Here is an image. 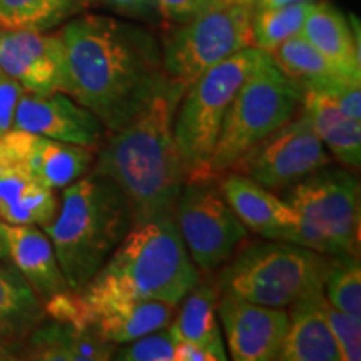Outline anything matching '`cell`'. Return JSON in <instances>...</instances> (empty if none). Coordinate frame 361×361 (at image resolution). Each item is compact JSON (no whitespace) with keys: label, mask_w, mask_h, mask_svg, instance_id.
Instances as JSON below:
<instances>
[{"label":"cell","mask_w":361,"mask_h":361,"mask_svg":"<svg viewBox=\"0 0 361 361\" xmlns=\"http://www.w3.org/2000/svg\"><path fill=\"white\" fill-rule=\"evenodd\" d=\"M62 92L94 112L107 130L128 124L164 80L159 39L147 27L78 13L61 29Z\"/></svg>","instance_id":"6da1fadb"},{"label":"cell","mask_w":361,"mask_h":361,"mask_svg":"<svg viewBox=\"0 0 361 361\" xmlns=\"http://www.w3.org/2000/svg\"><path fill=\"white\" fill-rule=\"evenodd\" d=\"M184 89L164 78L128 124L107 130L96 151L94 173L107 176L130 202L134 223L174 216L186 171L174 141V117Z\"/></svg>","instance_id":"7a4b0ae2"},{"label":"cell","mask_w":361,"mask_h":361,"mask_svg":"<svg viewBox=\"0 0 361 361\" xmlns=\"http://www.w3.org/2000/svg\"><path fill=\"white\" fill-rule=\"evenodd\" d=\"M200 279L174 216H157L134 223L109 259L78 293L85 300L179 305Z\"/></svg>","instance_id":"3957f363"},{"label":"cell","mask_w":361,"mask_h":361,"mask_svg":"<svg viewBox=\"0 0 361 361\" xmlns=\"http://www.w3.org/2000/svg\"><path fill=\"white\" fill-rule=\"evenodd\" d=\"M134 224L130 202L107 176L89 171L62 189L51 223L42 226L72 291H80Z\"/></svg>","instance_id":"277c9868"},{"label":"cell","mask_w":361,"mask_h":361,"mask_svg":"<svg viewBox=\"0 0 361 361\" xmlns=\"http://www.w3.org/2000/svg\"><path fill=\"white\" fill-rule=\"evenodd\" d=\"M329 258L288 241H258L236 250L214 279L221 295L250 303L288 308L322 290Z\"/></svg>","instance_id":"5b68a950"},{"label":"cell","mask_w":361,"mask_h":361,"mask_svg":"<svg viewBox=\"0 0 361 361\" xmlns=\"http://www.w3.org/2000/svg\"><path fill=\"white\" fill-rule=\"evenodd\" d=\"M268 57L250 45L207 69L184 90L174 117V141L186 180L211 176L209 162L226 112L239 87Z\"/></svg>","instance_id":"8992f818"},{"label":"cell","mask_w":361,"mask_h":361,"mask_svg":"<svg viewBox=\"0 0 361 361\" xmlns=\"http://www.w3.org/2000/svg\"><path fill=\"white\" fill-rule=\"evenodd\" d=\"M296 216L288 243L326 256H358L360 180L343 168H324L284 191Z\"/></svg>","instance_id":"52a82bcc"},{"label":"cell","mask_w":361,"mask_h":361,"mask_svg":"<svg viewBox=\"0 0 361 361\" xmlns=\"http://www.w3.org/2000/svg\"><path fill=\"white\" fill-rule=\"evenodd\" d=\"M303 89L284 75L271 56L239 87L226 112L209 162V174L221 176L247 149L281 128L301 111Z\"/></svg>","instance_id":"ba28073f"},{"label":"cell","mask_w":361,"mask_h":361,"mask_svg":"<svg viewBox=\"0 0 361 361\" xmlns=\"http://www.w3.org/2000/svg\"><path fill=\"white\" fill-rule=\"evenodd\" d=\"M252 11L224 0L192 20L166 27L159 39L166 78L186 90L207 69L250 47Z\"/></svg>","instance_id":"9c48e42d"},{"label":"cell","mask_w":361,"mask_h":361,"mask_svg":"<svg viewBox=\"0 0 361 361\" xmlns=\"http://www.w3.org/2000/svg\"><path fill=\"white\" fill-rule=\"evenodd\" d=\"M184 246L200 273L218 271L247 236V228L221 192L218 178L188 179L174 206Z\"/></svg>","instance_id":"30bf717a"},{"label":"cell","mask_w":361,"mask_h":361,"mask_svg":"<svg viewBox=\"0 0 361 361\" xmlns=\"http://www.w3.org/2000/svg\"><path fill=\"white\" fill-rule=\"evenodd\" d=\"M333 157L301 109L243 154L228 171H234L273 192L286 191L306 176L331 164Z\"/></svg>","instance_id":"8fae6325"},{"label":"cell","mask_w":361,"mask_h":361,"mask_svg":"<svg viewBox=\"0 0 361 361\" xmlns=\"http://www.w3.org/2000/svg\"><path fill=\"white\" fill-rule=\"evenodd\" d=\"M96 151L20 129L0 134V161L12 162L59 191L92 169Z\"/></svg>","instance_id":"7c38bea8"},{"label":"cell","mask_w":361,"mask_h":361,"mask_svg":"<svg viewBox=\"0 0 361 361\" xmlns=\"http://www.w3.org/2000/svg\"><path fill=\"white\" fill-rule=\"evenodd\" d=\"M12 129L75 144L97 151L107 129L101 119L62 90L52 94L24 92L13 112Z\"/></svg>","instance_id":"4fadbf2b"},{"label":"cell","mask_w":361,"mask_h":361,"mask_svg":"<svg viewBox=\"0 0 361 361\" xmlns=\"http://www.w3.org/2000/svg\"><path fill=\"white\" fill-rule=\"evenodd\" d=\"M216 310L234 361L278 360L288 329L286 308L250 303L219 293Z\"/></svg>","instance_id":"5bb4252c"},{"label":"cell","mask_w":361,"mask_h":361,"mask_svg":"<svg viewBox=\"0 0 361 361\" xmlns=\"http://www.w3.org/2000/svg\"><path fill=\"white\" fill-rule=\"evenodd\" d=\"M0 67L30 94L62 90L66 75L61 34L0 27Z\"/></svg>","instance_id":"9a60e30c"},{"label":"cell","mask_w":361,"mask_h":361,"mask_svg":"<svg viewBox=\"0 0 361 361\" xmlns=\"http://www.w3.org/2000/svg\"><path fill=\"white\" fill-rule=\"evenodd\" d=\"M218 184L224 200L247 231L266 239L290 241L296 216L283 197L234 171L218 176Z\"/></svg>","instance_id":"2e32d148"},{"label":"cell","mask_w":361,"mask_h":361,"mask_svg":"<svg viewBox=\"0 0 361 361\" xmlns=\"http://www.w3.org/2000/svg\"><path fill=\"white\" fill-rule=\"evenodd\" d=\"M322 290L311 291L288 306V329L279 351L281 361H340L338 343L324 316Z\"/></svg>","instance_id":"e0dca14e"},{"label":"cell","mask_w":361,"mask_h":361,"mask_svg":"<svg viewBox=\"0 0 361 361\" xmlns=\"http://www.w3.org/2000/svg\"><path fill=\"white\" fill-rule=\"evenodd\" d=\"M8 259L45 303L59 293L71 290L57 263L52 243L40 226L4 223Z\"/></svg>","instance_id":"ac0fdd59"},{"label":"cell","mask_w":361,"mask_h":361,"mask_svg":"<svg viewBox=\"0 0 361 361\" xmlns=\"http://www.w3.org/2000/svg\"><path fill=\"white\" fill-rule=\"evenodd\" d=\"M301 35L323 54V57L346 79L360 82L361 59H360V29L346 19L335 6L328 2L313 4L306 17Z\"/></svg>","instance_id":"d6986e66"},{"label":"cell","mask_w":361,"mask_h":361,"mask_svg":"<svg viewBox=\"0 0 361 361\" xmlns=\"http://www.w3.org/2000/svg\"><path fill=\"white\" fill-rule=\"evenodd\" d=\"M25 346L27 360L34 361H107L117 345L72 323L45 318L25 338Z\"/></svg>","instance_id":"ffe728a7"},{"label":"cell","mask_w":361,"mask_h":361,"mask_svg":"<svg viewBox=\"0 0 361 361\" xmlns=\"http://www.w3.org/2000/svg\"><path fill=\"white\" fill-rule=\"evenodd\" d=\"M56 191L12 162L0 161V221L7 224H49L56 218Z\"/></svg>","instance_id":"44dd1931"},{"label":"cell","mask_w":361,"mask_h":361,"mask_svg":"<svg viewBox=\"0 0 361 361\" xmlns=\"http://www.w3.org/2000/svg\"><path fill=\"white\" fill-rule=\"evenodd\" d=\"M301 109L310 117L314 133L329 154L343 166L361 164V121L351 119L326 92L303 89Z\"/></svg>","instance_id":"7402d4cb"},{"label":"cell","mask_w":361,"mask_h":361,"mask_svg":"<svg viewBox=\"0 0 361 361\" xmlns=\"http://www.w3.org/2000/svg\"><path fill=\"white\" fill-rule=\"evenodd\" d=\"M219 290L213 279H200V283L183 300L179 313L169 324L176 341H189L213 351L218 361L228 360L224 338L221 335L218 318Z\"/></svg>","instance_id":"603a6c76"},{"label":"cell","mask_w":361,"mask_h":361,"mask_svg":"<svg viewBox=\"0 0 361 361\" xmlns=\"http://www.w3.org/2000/svg\"><path fill=\"white\" fill-rule=\"evenodd\" d=\"M47 318L42 300L12 261H0V338L25 340Z\"/></svg>","instance_id":"cb8c5ba5"},{"label":"cell","mask_w":361,"mask_h":361,"mask_svg":"<svg viewBox=\"0 0 361 361\" xmlns=\"http://www.w3.org/2000/svg\"><path fill=\"white\" fill-rule=\"evenodd\" d=\"M269 56L278 69L295 80L301 89L328 90L331 85L346 79L301 34L284 40Z\"/></svg>","instance_id":"d4e9b609"},{"label":"cell","mask_w":361,"mask_h":361,"mask_svg":"<svg viewBox=\"0 0 361 361\" xmlns=\"http://www.w3.org/2000/svg\"><path fill=\"white\" fill-rule=\"evenodd\" d=\"M84 8V0H0V27L49 32Z\"/></svg>","instance_id":"484cf974"},{"label":"cell","mask_w":361,"mask_h":361,"mask_svg":"<svg viewBox=\"0 0 361 361\" xmlns=\"http://www.w3.org/2000/svg\"><path fill=\"white\" fill-rule=\"evenodd\" d=\"M314 2H298L281 7H255L251 17V45L271 54L279 44L301 34Z\"/></svg>","instance_id":"4316f807"},{"label":"cell","mask_w":361,"mask_h":361,"mask_svg":"<svg viewBox=\"0 0 361 361\" xmlns=\"http://www.w3.org/2000/svg\"><path fill=\"white\" fill-rule=\"evenodd\" d=\"M328 303L355 318H361V266L356 255L331 256L323 279Z\"/></svg>","instance_id":"83f0119b"},{"label":"cell","mask_w":361,"mask_h":361,"mask_svg":"<svg viewBox=\"0 0 361 361\" xmlns=\"http://www.w3.org/2000/svg\"><path fill=\"white\" fill-rule=\"evenodd\" d=\"M176 340L169 328H161L117 345L112 360L117 361H174Z\"/></svg>","instance_id":"f1b7e54d"},{"label":"cell","mask_w":361,"mask_h":361,"mask_svg":"<svg viewBox=\"0 0 361 361\" xmlns=\"http://www.w3.org/2000/svg\"><path fill=\"white\" fill-rule=\"evenodd\" d=\"M324 316L338 343L341 361H358L361 358V318L336 310L328 300L324 301Z\"/></svg>","instance_id":"f546056e"},{"label":"cell","mask_w":361,"mask_h":361,"mask_svg":"<svg viewBox=\"0 0 361 361\" xmlns=\"http://www.w3.org/2000/svg\"><path fill=\"white\" fill-rule=\"evenodd\" d=\"M96 2L124 19L142 22L151 27L164 25L156 0H94L92 4Z\"/></svg>","instance_id":"4dcf8cb0"},{"label":"cell","mask_w":361,"mask_h":361,"mask_svg":"<svg viewBox=\"0 0 361 361\" xmlns=\"http://www.w3.org/2000/svg\"><path fill=\"white\" fill-rule=\"evenodd\" d=\"M224 0H156L164 24H184Z\"/></svg>","instance_id":"1f68e13d"},{"label":"cell","mask_w":361,"mask_h":361,"mask_svg":"<svg viewBox=\"0 0 361 361\" xmlns=\"http://www.w3.org/2000/svg\"><path fill=\"white\" fill-rule=\"evenodd\" d=\"M24 92L22 85L0 67V134L12 129L13 112Z\"/></svg>","instance_id":"d6a6232c"},{"label":"cell","mask_w":361,"mask_h":361,"mask_svg":"<svg viewBox=\"0 0 361 361\" xmlns=\"http://www.w3.org/2000/svg\"><path fill=\"white\" fill-rule=\"evenodd\" d=\"M174 361H218L213 351L189 341H176Z\"/></svg>","instance_id":"836d02e7"},{"label":"cell","mask_w":361,"mask_h":361,"mask_svg":"<svg viewBox=\"0 0 361 361\" xmlns=\"http://www.w3.org/2000/svg\"><path fill=\"white\" fill-rule=\"evenodd\" d=\"M27 360L25 340H2L0 338V361Z\"/></svg>","instance_id":"e575fe53"},{"label":"cell","mask_w":361,"mask_h":361,"mask_svg":"<svg viewBox=\"0 0 361 361\" xmlns=\"http://www.w3.org/2000/svg\"><path fill=\"white\" fill-rule=\"evenodd\" d=\"M298 2H314V0H258L255 7H281Z\"/></svg>","instance_id":"d590c367"},{"label":"cell","mask_w":361,"mask_h":361,"mask_svg":"<svg viewBox=\"0 0 361 361\" xmlns=\"http://www.w3.org/2000/svg\"><path fill=\"white\" fill-rule=\"evenodd\" d=\"M8 259V243L6 231H4V223L0 221V261Z\"/></svg>","instance_id":"8d00e7d4"},{"label":"cell","mask_w":361,"mask_h":361,"mask_svg":"<svg viewBox=\"0 0 361 361\" xmlns=\"http://www.w3.org/2000/svg\"><path fill=\"white\" fill-rule=\"evenodd\" d=\"M233 2H238V4H241V6H247V7L255 8L256 2H258V0H233Z\"/></svg>","instance_id":"74e56055"},{"label":"cell","mask_w":361,"mask_h":361,"mask_svg":"<svg viewBox=\"0 0 361 361\" xmlns=\"http://www.w3.org/2000/svg\"><path fill=\"white\" fill-rule=\"evenodd\" d=\"M84 2L87 4V7H89V6H92V2H94V0H84Z\"/></svg>","instance_id":"f35d334b"}]
</instances>
